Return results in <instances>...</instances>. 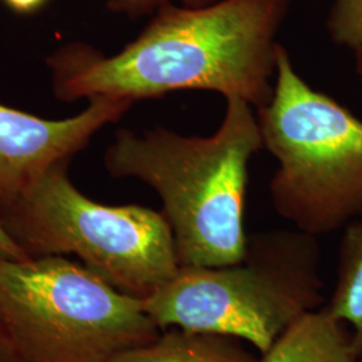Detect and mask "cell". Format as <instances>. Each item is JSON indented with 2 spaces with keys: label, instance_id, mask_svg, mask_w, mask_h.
<instances>
[{
  "label": "cell",
  "instance_id": "3",
  "mask_svg": "<svg viewBox=\"0 0 362 362\" xmlns=\"http://www.w3.org/2000/svg\"><path fill=\"white\" fill-rule=\"evenodd\" d=\"M315 236L248 235L245 257L219 267H180L144 308L160 330L182 327L238 338L263 354L286 329L325 305Z\"/></svg>",
  "mask_w": 362,
  "mask_h": 362
},
{
  "label": "cell",
  "instance_id": "16",
  "mask_svg": "<svg viewBox=\"0 0 362 362\" xmlns=\"http://www.w3.org/2000/svg\"><path fill=\"white\" fill-rule=\"evenodd\" d=\"M354 54V67H356V74L360 79V83L362 85V49L353 52Z\"/></svg>",
  "mask_w": 362,
  "mask_h": 362
},
{
  "label": "cell",
  "instance_id": "7",
  "mask_svg": "<svg viewBox=\"0 0 362 362\" xmlns=\"http://www.w3.org/2000/svg\"><path fill=\"white\" fill-rule=\"evenodd\" d=\"M133 105L127 98L95 97L77 116L46 119L0 104V212L47 169L70 161Z\"/></svg>",
  "mask_w": 362,
  "mask_h": 362
},
{
  "label": "cell",
  "instance_id": "2",
  "mask_svg": "<svg viewBox=\"0 0 362 362\" xmlns=\"http://www.w3.org/2000/svg\"><path fill=\"white\" fill-rule=\"evenodd\" d=\"M260 149L255 109L227 100L209 136L118 130L104 165L112 177L143 181L158 194L181 267H219L245 257L250 165Z\"/></svg>",
  "mask_w": 362,
  "mask_h": 362
},
{
  "label": "cell",
  "instance_id": "14",
  "mask_svg": "<svg viewBox=\"0 0 362 362\" xmlns=\"http://www.w3.org/2000/svg\"><path fill=\"white\" fill-rule=\"evenodd\" d=\"M0 362H23L1 318H0Z\"/></svg>",
  "mask_w": 362,
  "mask_h": 362
},
{
  "label": "cell",
  "instance_id": "10",
  "mask_svg": "<svg viewBox=\"0 0 362 362\" xmlns=\"http://www.w3.org/2000/svg\"><path fill=\"white\" fill-rule=\"evenodd\" d=\"M325 309L349 326L362 358V219L344 228L339 246L337 282Z\"/></svg>",
  "mask_w": 362,
  "mask_h": 362
},
{
  "label": "cell",
  "instance_id": "13",
  "mask_svg": "<svg viewBox=\"0 0 362 362\" xmlns=\"http://www.w3.org/2000/svg\"><path fill=\"white\" fill-rule=\"evenodd\" d=\"M28 259L31 258L23 251V248L13 240L10 233L6 231V228L0 223V260L23 262Z\"/></svg>",
  "mask_w": 362,
  "mask_h": 362
},
{
  "label": "cell",
  "instance_id": "5",
  "mask_svg": "<svg viewBox=\"0 0 362 362\" xmlns=\"http://www.w3.org/2000/svg\"><path fill=\"white\" fill-rule=\"evenodd\" d=\"M69 164L47 169L3 209L1 226L30 258L76 255L117 290L153 296L181 267L165 215L91 200L70 180Z\"/></svg>",
  "mask_w": 362,
  "mask_h": 362
},
{
  "label": "cell",
  "instance_id": "4",
  "mask_svg": "<svg viewBox=\"0 0 362 362\" xmlns=\"http://www.w3.org/2000/svg\"><path fill=\"white\" fill-rule=\"evenodd\" d=\"M255 112L278 163L269 191L279 216L315 238L362 218V119L310 86L285 46L272 98Z\"/></svg>",
  "mask_w": 362,
  "mask_h": 362
},
{
  "label": "cell",
  "instance_id": "12",
  "mask_svg": "<svg viewBox=\"0 0 362 362\" xmlns=\"http://www.w3.org/2000/svg\"><path fill=\"white\" fill-rule=\"evenodd\" d=\"M218 0H106V7L112 13L124 15L130 19L143 18L153 13L167 3H177L188 7L208 6Z\"/></svg>",
  "mask_w": 362,
  "mask_h": 362
},
{
  "label": "cell",
  "instance_id": "6",
  "mask_svg": "<svg viewBox=\"0 0 362 362\" xmlns=\"http://www.w3.org/2000/svg\"><path fill=\"white\" fill-rule=\"evenodd\" d=\"M0 318L23 362H107L161 333L143 299L65 257L0 260Z\"/></svg>",
  "mask_w": 362,
  "mask_h": 362
},
{
  "label": "cell",
  "instance_id": "9",
  "mask_svg": "<svg viewBox=\"0 0 362 362\" xmlns=\"http://www.w3.org/2000/svg\"><path fill=\"white\" fill-rule=\"evenodd\" d=\"M107 362H259V358L238 338L169 327L152 342L125 350Z\"/></svg>",
  "mask_w": 362,
  "mask_h": 362
},
{
  "label": "cell",
  "instance_id": "17",
  "mask_svg": "<svg viewBox=\"0 0 362 362\" xmlns=\"http://www.w3.org/2000/svg\"><path fill=\"white\" fill-rule=\"evenodd\" d=\"M360 362H362V358H361V361H360Z\"/></svg>",
  "mask_w": 362,
  "mask_h": 362
},
{
  "label": "cell",
  "instance_id": "8",
  "mask_svg": "<svg viewBox=\"0 0 362 362\" xmlns=\"http://www.w3.org/2000/svg\"><path fill=\"white\" fill-rule=\"evenodd\" d=\"M349 326L324 306L299 317L260 354L259 362H360Z\"/></svg>",
  "mask_w": 362,
  "mask_h": 362
},
{
  "label": "cell",
  "instance_id": "11",
  "mask_svg": "<svg viewBox=\"0 0 362 362\" xmlns=\"http://www.w3.org/2000/svg\"><path fill=\"white\" fill-rule=\"evenodd\" d=\"M326 30L337 46L350 52L362 49V0H333Z\"/></svg>",
  "mask_w": 362,
  "mask_h": 362
},
{
  "label": "cell",
  "instance_id": "1",
  "mask_svg": "<svg viewBox=\"0 0 362 362\" xmlns=\"http://www.w3.org/2000/svg\"><path fill=\"white\" fill-rule=\"evenodd\" d=\"M290 0H218L188 7L161 6L121 52L106 57L70 43L46 64L62 103L117 97L134 104L176 91L218 93L255 110L272 98L278 34Z\"/></svg>",
  "mask_w": 362,
  "mask_h": 362
},
{
  "label": "cell",
  "instance_id": "15",
  "mask_svg": "<svg viewBox=\"0 0 362 362\" xmlns=\"http://www.w3.org/2000/svg\"><path fill=\"white\" fill-rule=\"evenodd\" d=\"M13 11L31 13L39 10L47 0H3Z\"/></svg>",
  "mask_w": 362,
  "mask_h": 362
}]
</instances>
